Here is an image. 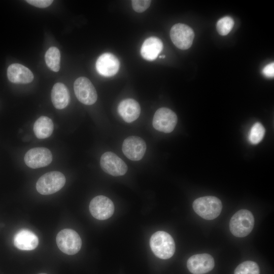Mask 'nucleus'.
<instances>
[{"label": "nucleus", "mask_w": 274, "mask_h": 274, "mask_svg": "<svg viewBox=\"0 0 274 274\" xmlns=\"http://www.w3.org/2000/svg\"><path fill=\"white\" fill-rule=\"evenodd\" d=\"M265 128L260 122L255 123L251 127L248 139L251 143L257 144L263 139Z\"/></svg>", "instance_id": "obj_23"}, {"label": "nucleus", "mask_w": 274, "mask_h": 274, "mask_svg": "<svg viewBox=\"0 0 274 274\" xmlns=\"http://www.w3.org/2000/svg\"><path fill=\"white\" fill-rule=\"evenodd\" d=\"M74 89L77 99L81 103L91 105L96 101V91L88 78L84 77L77 78L74 84Z\"/></svg>", "instance_id": "obj_6"}, {"label": "nucleus", "mask_w": 274, "mask_h": 274, "mask_svg": "<svg viewBox=\"0 0 274 274\" xmlns=\"http://www.w3.org/2000/svg\"><path fill=\"white\" fill-rule=\"evenodd\" d=\"M151 1L133 0L131 4L133 9L136 12L141 13L146 10L150 6Z\"/></svg>", "instance_id": "obj_25"}, {"label": "nucleus", "mask_w": 274, "mask_h": 274, "mask_svg": "<svg viewBox=\"0 0 274 274\" xmlns=\"http://www.w3.org/2000/svg\"><path fill=\"white\" fill-rule=\"evenodd\" d=\"M234 274H260V269L256 262L246 261L236 267Z\"/></svg>", "instance_id": "obj_22"}, {"label": "nucleus", "mask_w": 274, "mask_h": 274, "mask_svg": "<svg viewBox=\"0 0 274 274\" xmlns=\"http://www.w3.org/2000/svg\"><path fill=\"white\" fill-rule=\"evenodd\" d=\"M26 165L31 168H38L49 165L52 160V155L47 148L37 147L29 150L25 154Z\"/></svg>", "instance_id": "obj_11"}, {"label": "nucleus", "mask_w": 274, "mask_h": 274, "mask_svg": "<svg viewBox=\"0 0 274 274\" xmlns=\"http://www.w3.org/2000/svg\"><path fill=\"white\" fill-rule=\"evenodd\" d=\"M120 62L116 56L111 53H105L97 58L95 67L97 72L104 77H112L118 72Z\"/></svg>", "instance_id": "obj_14"}, {"label": "nucleus", "mask_w": 274, "mask_h": 274, "mask_svg": "<svg viewBox=\"0 0 274 274\" xmlns=\"http://www.w3.org/2000/svg\"><path fill=\"white\" fill-rule=\"evenodd\" d=\"M14 246L22 250H32L39 245L38 236L31 231L22 229L16 232L13 238Z\"/></svg>", "instance_id": "obj_15"}, {"label": "nucleus", "mask_w": 274, "mask_h": 274, "mask_svg": "<svg viewBox=\"0 0 274 274\" xmlns=\"http://www.w3.org/2000/svg\"><path fill=\"white\" fill-rule=\"evenodd\" d=\"M39 274H47V273H39Z\"/></svg>", "instance_id": "obj_29"}, {"label": "nucleus", "mask_w": 274, "mask_h": 274, "mask_svg": "<svg viewBox=\"0 0 274 274\" xmlns=\"http://www.w3.org/2000/svg\"><path fill=\"white\" fill-rule=\"evenodd\" d=\"M33 129L37 138L44 139L49 137L52 134L54 129V124L50 118L42 116L36 121Z\"/></svg>", "instance_id": "obj_20"}, {"label": "nucleus", "mask_w": 274, "mask_h": 274, "mask_svg": "<svg viewBox=\"0 0 274 274\" xmlns=\"http://www.w3.org/2000/svg\"><path fill=\"white\" fill-rule=\"evenodd\" d=\"M122 150L124 154L130 160L138 161L144 156L146 150L145 142L137 136L127 137L124 141Z\"/></svg>", "instance_id": "obj_12"}, {"label": "nucleus", "mask_w": 274, "mask_h": 274, "mask_svg": "<svg viewBox=\"0 0 274 274\" xmlns=\"http://www.w3.org/2000/svg\"><path fill=\"white\" fill-rule=\"evenodd\" d=\"M254 225V218L252 213L247 210H241L231 217L229 228L235 236L243 237L248 235Z\"/></svg>", "instance_id": "obj_3"}, {"label": "nucleus", "mask_w": 274, "mask_h": 274, "mask_svg": "<svg viewBox=\"0 0 274 274\" xmlns=\"http://www.w3.org/2000/svg\"><path fill=\"white\" fill-rule=\"evenodd\" d=\"M195 212L203 219L213 220L221 213L222 204L221 200L213 196H206L196 199L193 202Z\"/></svg>", "instance_id": "obj_2"}, {"label": "nucleus", "mask_w": 274, "mask_h": 274, "mask_svg": "<svg viewBox=\"0 0 274 274\" xmlns=\"http://www.w3.org/2000/svg\"><path fill=\"white\" fill-rule=\"evenodd\" d=\"M58 248L67 255H74L81 249L82 240L78 233L72 229L60 231L56 238Z\"/></svg>", "instance_id": "obj_5"}, {"label": "nucleus", "mask_w": 274, "mask_h": 274, "mask_svg": "<svg viewBox=\"0 0 274 274\" xmlns=\"http://www.w3.org/2000/svg\"><path fill=\"white\" fill-rule=\"evenodd\" d=\"M234 24V20L231 17L225 16L218 21L216 28L219 35L226 36L231 30Z\"/></svg>", "instance_id": "obj_24"}, {"label": "nucleus", "mask_w": 274, "mask_h": 274, "mask_svg": "<svg viewBox=\"0 0 274 274\" xmlns=\"http://www.w3.org/2000/svg\"><path fill=\"white\" fill-rule=\"evenodd\" d=\"M51 100L54 107L57 109H63L68 105L70 95L64 84L57 83L54 85L51 91Z\"/></svg>", "instance_id": "obj_19"}, {"label": "nucleus", "mask_w": 274, "mask_h": 274, "mask_svg": "<svg viewBox=\"0 0 274 274\" xmlns=\"http://www.w3.org/2000/svg\"><path fill=\"white\" fill-rule=\"evenodd\" d=\"M45 60L48 67L53 72L60 69V53L58 49L55 47L49 48L46 52Z\"/></svg>", "instance_id": "obj_21"}, {"label": "nucleus", "mask_w": 274, "mask_h": 274, "mask_svg": "<svg viewBox=\"0 0 274 274\" xmlns=\"http://www.w3.org/2000/svg\"><path fill=\"white\" fill-rule=\"evenodd\" d=\"M53 1L51 0H27L28 4L38 8H45L49 7Z\"/></svg>", "instance_id": "obj_26"}, {"label": "nucleus", "mask_w": 274, "mask_h": 274, "mask_svg": "<svg viewBox=\"0 0 274 274\" xmlns=\"http://www.w3.org/2000/svg\"><path fill=\"white\" fill-rule=\"evenodd\" d=\"M9 80L14 83L27 84L32 81L34 76L31 71L19 63H13L7 69Z\"/></svg>", "instance_id": "obj_16"}, {"label": "nucleus", "mask_w": 274, "mask_h": 274, "mask_svg": "<svg viewBox=\"0 0 274 274\" xmlns=\"http://www.w3.org/2000/svg\"><path fill=\"white\" fill-rule=\"evenodd\" d=\"M215 266L213 257L204 253L191 256L187 262V266L193 274H204L212 270Z\"/></svg>", "instance_id": "obj_13"}, {"label": "nucleus", "mask_w": 274, "mask_h": 274, "mask_svg": "<svg viewBox=\"0 0 274 274\" xmlns=\"http://www.w3.org/2000/svg\"><path fill=\"white\" fill-rule=\"evenodd\" d=\"M100 164L102 170L113 176H123L127 171L126 163L112 152L104 153L101 156Z\"/></svg>", "instance_id": "obj_10"}, {"label": "nucleus", "mask_w": 274, "mask_h": 274, "mask_svg": "<svg viewBox=\"0 0 274 274\" xmlns=\"http://www.w3.org/2000/svg\"><path fill=\"white\" fill-rule=\"evenodd\" d=\"M151 249L157 257L167 259L175 252V244L172 236L167 232L158 231L155 232L150 239Z\"/></svg>", "instance_id": "obj_1"}, {"label": "nucleus", "mask_w": 274, "mask_h": 274, "mask_svg": "<svg viewBox=\"0 0 274 274\" xmlns=\"http://www.w3.org/2000/svg\"><path fill=\"white\" fill-rule=\"evenodd\" d=\"M91 215L96 219L104 220L110 218L114 212V205L112 201L104 195L94 197L89 207Z\"/></svg>", "instance_id": "obj_9"}, {"label": "nucleus", "mask_w": 274, "mask_h": 274, "mask_svg": "<svg viewBox=\"0 0 274 274\" xmlns=\"http://www.w3.org/2000/svg\"><path fill=\"white\" fill-rule=\"evenodd\" d=\"M262 72L265 77L267 78H273L274 77L273 62H271L265 66L262 69Z\"/></svg>", "instance_id": "obj_27"}, {"label": "nucleus", "mask_w": 274, "mask_h": 274, "mask_svg": "<svg viewBox=\"0 0 274 274\" xmlns=\"http://www.w3.org/2000/svg\"><path fill=\"white\" fill-rule=\"evenodd\" d=\"M170 37L177 48L181 50H186L192 44L194 32L190 26L183 23H177L171 28Z\"/></svg>", "instance_id": "obj_7"}, {"label": "nucleus", "mask_w": 274, "mask_h": 274, "mask_svg": "<svg viewBox=\"0 0 274 274\" xmlns=\"http://www.w3.org/2000/svg\"><path fill=\"white\" fill-rule=\"evenodd\" d=\"M118 112L124 121L130 123L138 118L141 113V108L135 100L127 98L120 102L118 106Z\"/></svg>", "instance_id": "obj_17"}, {"label": "nucleus", "mask_w": 274, "mask_h": 274, "mask_svg": "<svg viewBox=\"0 0 274 274\" xmlns=\"http://www.w3.org/2000/svg\"><path fill=\"white\" fill-rule=\"evenodd\" d=\"M65 181L62 173L57 171L50 172L38 179L36 187L41 194H52L60 190L64 186Z\"/></svg>", "instance_id": "obj_4"}, {"label": "nucleus", "mask_w": 274, "mask_h": 274, "mask_svg": "<svg viewBox=\"0 0 274 274\" xmlns=\"http://www.w3.org/2000/svg\"><path fill=\"white\" fill-rule=\"evenodd\" d=\"M165 57V55H160V56H159V58H164Z\"/></svg>", "instance_id": "obj_28"}, {"label": "nucleus", "mask_w": 274, "mask_h": 274, "mask_svg": "<svg viewBox=\"0 0 274 274\" xmlns=\"http://www.w3.org/2000/svg\"><path fill=\"white\" fill-rule=\"evenodd\" d=\"M176 113L167 108H161L154 114L152 124L154 128L161 132H171L177 123Z\"/></svg>", "instance_id": "obj_8"}, {"label": "nucleus", "mask_w": 274, "mask_h": 274, "mask_svg": "<svg viewBox=\"0 0 274 274\" xmlns=\"http://www.w3.org/2000/svg\"><path fill=\"white\" fill-rule=\"evenodd\" d=\"M163 49V43L158 38L151 37L145 40L141 48V54L148 61L155 60Z\"/></svg>", "instance_id": "obj_18"}]
</instances>
